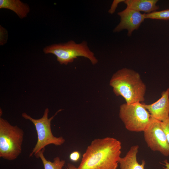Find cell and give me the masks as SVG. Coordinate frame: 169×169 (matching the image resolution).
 <instances>
[{"mask_svg":"<svg viewBox=\"0 0 169 169\" xmlns=\"http://www.w3.org/2000/svg\"><path fill=\"white\" fill-rule=\"evenodd\" d=\"M121 149L120 141L115 138L95 139L83 154L77 169H117Z\"/></svg>","mask_w":169,"mask_h":169,"instance_id":"obj_1","label":"cell"},{"mask_svg":"<svg viewBox=\"0 0 169 169\" xmlns=\"http://www.w3.org/2000/svg\"><path fill=\"white\" fill-rule=\"evenodd\" d=\"M109 84L115 94L122 97L128 104L141 103L145 100L146 87L136 71L123 68L112 76Z\"/></svg>","mask_w":169,"mask_h":169,"instance_id":"obj_2","label":"cell"},{"mask_svg":"<svg viewBox=\"0 0 169 169\" xmlns=\"http://www.w3.org/2000/svg\"><path fill=\"white\" fill-rule=\"evenodd\" d=\"M43 51L45 54H51L56 56L57 61L61 65H67L79 57L88 59L93 65L98 62L85 41L77 43L71 40L65 43L53 44L45 47Z\"/></svg>","mask_w":169,"mask_h":169,"instance_id":"obj_3","label":"cell"},{"mask_svg":"<svg viewBox=\"0 0 169 169\" xmlns=\"http://www.w3.org/2000/svg\"><path fill=\"white\" fill-rule=\"evenodd\" d=\"M24 134L22 129L0 117V157L9 161L16 159L22 152Z\"/></svg>","mask_w":169,"mask_h":169,"instance_id":"obj_4","label":"cell"},{"mask_svg":"<svg viewBox=\"0 0 169 169\" xmlns=\"http://www.w3.org/2000/svg\"><path fill=\"white\" fill-rule=\"evenodd\" d=\"M62 110H59L54 115L49 118V110L48 108H46L43 116L39 119H34L25 112L22 113V116L23 117L29 120L34 124L37 134V141L29 155L30 157L35 156L47 145L53 144L56 146H60L65 142V140L63 137L54 136L52 134L51 129L52 120L58 113Z\"/></svg>","mask_w":169,"mask_h":169,"instance_id":"obj_5","label":"cell"},{"mask_svg":"<svg viewBox=\"0 0 169 169\" xmlns=\"http://www.w3.org/2000/svg\"><path fill=\"white\" fill-rule=\"evenodd\" d=\"M119 116L125 128L133 132L143 131L151 118L149 112L140 102L121 105Z\"/></svg>","mask_w":169,"mask_h":169,"instance_id":"obj_6","label":"cell"},{"mask_svg":"<svg viewBox=\"0 0 169 169\" xmlns=\"http://www.w3.org/2000/svg\"><path fill=\"white\" fill-rule=\"evenodd\" d=\"M144 132L145 141L152 151H158L165 156H169V144L161 125V121L151 117Z\"/></svg>","mask_w":169,"mask_h":169,"instance_id":"obj_7","label":"cell"},{"mask_svg":"<svg viewBox=\"0 0 169 169\" xmlns=\"http://www.w3.org/2000/svg\"><path fill=\"white\" fill-rule=\"evenodd\" d=\"M117 14L120 17V21L113 31L117 32L126 29L128 36L131 35L134 30L138 29L145 19L144 13L126 8Z\"/></svg>","mask_w":169,"mask_h":169,"instance_id":"obj_8","label":"cell"},{"mask_svg":"<svg viewBox=\"0 0 169 169\" xmlns=\"http://www.w3.org/2000/svg\"><path fill=\"white\" fill-rule=\"evenodd\" d=\"M149 112L151 117L162 122L169 118V88L163 91L161 97L150 104L143 103Z\"/></svg>","mask_w":169,"mask_h":169,"instance_id":"obj_9","label":"cell"},{"mask_svg":"<svg viewBox=\"0 0 169 169\" xmlns=\"http://www.w3.org/2000/svg\"><path fill=\"white\" fill-rule=\"evenodd\" d=\"M139 148L138 145L131 146L126 155L120 157L119 164L121 169H144L145 161L143 160L141 164H139L137 161Z\"/></svg>","mask_w":169,"mask_h":169,"instance_id":"obj_10","label":"cell"},{"mask_svg":"<svg viewBox=\"0 0 169 169\" xmlns=\"http://www.w3.org/2000/svg\"><path fill=\"white\" fill-rule=\"evenodd\" d=\"M0 8L11 10L21 19L26 17L30 11L28 5L20 0H0Z\"/></svg>","mask_w":169,"mask_h":169,"instance_id":"obj_11","label":"cell"},{"mask_svg":"<svg viewBox=\"0 0 169 169\" xmlns=\"http://www.w3.org/2000/svg\"><path fill=\"white\" fill-rule=\"evenodd\" d=\"M157 0H126L124 2L126 8L149 13L159 9Z\"/></svg>","mask_w":169,"mask_h":169,"instance_id":"obj_12","label":"cell"},{"mask_svg":"<svg viewBox=\"0 0 169 169\" xmlns=\"http://www.w3.org/2000/svg\"><path fill=\"white\" fill-rule=\"evenodd\" d=\"M44 151L45 148H44L35 156L37 158H40L41 159L44 169H62L65 164V161L61 160L59 157L54 158L53 162L48 160L44 155Z\"/></svg>","mask_w":169,"mask_h":169,"instance_id":"obj_13","label":"cell"},{"mask_svg":"<svg viewBox=\"0 0 169 169\" xmlns=\"http://www.w3.org/2000/svg\"><path fill=\"white\" fill-rule=\"evenodd\" d=\"M145 19L168 20L169 19V8L160 11L144 13Z\"/></svg>","mask_w":169,"mask_h":169,"instance_id":"obj_14","label":"cell"},{"mask_svg":"<svg viewBox=\"0 0 169 169\" xmlns=\"http://www.w3.org/2000/svg\"><path fill=\"white\" fill-rule=\"evenodd\" d=\"M8 33L7 30L1 25H0V45L3 46L7 42Z\"/></svg>","mask_w":169,"mask_h":169,"instance_id":"obj_15","label":"cell"},{"mask_svg":"<svg viewBox=\"0 0 169 169\" xmlns=\"http://www.w3.org/2000/svg\"><path fill=\"white\" fill-rule=\"evenodd\" d=\"M161 125L169 144V118L161 122Z\"/></svg>","mask_w":169,"mask_h":169,"instance_id":"obj_16","label":"cell"},{"mask_svg":"<svg viewBox=\"0 0 169 169\" xmlns=\"http://www.w3.org/2000/svg\"><path fill=\"white\" fill-rule=\"evenodd\" d=\"M125 0H114L108 12L110 14H113L115 11L118 4L122 2H124Z\"/></svg>","mask_w":169,"mask_h":169,"instance_id":"obj_17","label":"cell"},{"mask_svg":"<svg viewBox=\"0 0 169 169\" xmlns=\"http://www.w3.org/2000/svg\"><path fill=\"white\" fill-rule=\"evenodd\" d=\"M80 157V153L77 151L72 152L69 155L70 159L73 161H76L79 160Z\"/></svg>","mask_w":169,"mask_h":169,"instance_id":"obj_18","label":"cell"},{"mask_svg":"<svg viewBox=\"0 0 169 169\" xmlns=\"http://www.w3.org/2000/svg\"><path fill=\"white\" fill-rule=\"evenodd\" d=\"M65 169H77V167L72 164L68 163L66 166Z\"/></svg>","mask_w":169,"mask_h":169,"instance_id":"obj_19","label":"cell"},{"mask_svg":"<svg viewBox=\"0 0 169 169\" xmlns=\"http://www.w3.org/2000/svg\"><path fill=\"white\" fill-rule=\"evenodd\" d=\"M164 163L163 165H164V167L163 168L165 169H169V163L167 160H165L163 161Z\"/></svg>","mask_w":169,"mask_h":169,"instance_id":"obj_20","label":"cell"}]
</instances>
